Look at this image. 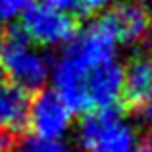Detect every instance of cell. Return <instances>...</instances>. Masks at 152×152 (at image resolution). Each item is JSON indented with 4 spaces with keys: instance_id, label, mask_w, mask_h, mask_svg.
Listing matches in <instances>:
<instances>
[{
    "instance_id": "6da1fadb",
    "label": "cell",
    "mask_w": 152,
    "mask_h": 152,
    "mask_svg": "<svg viewBox=\"0 0 152 152\" xmlns=\"http://www.w3.org/2000/svg\"><path fill=\"white\" fill-rule=\"evenodd\" d=\"M0 67L10 83L29 91L45 89L52 71L48 56L39 52L19 25H10L0 39Z\"/></svg>"
},
{
    "instance_id": "7a4b0ae2",
    "label": "cell",
    "mask_w": 152,
    "mask_h": 152,
    "mask_svg": "<svg viewBox=\"0 0 152 152\" xmlns=\"http://www.w3.org/2000/svg\"><path fill=\"white\" fill-rule=\"evenodd\" d=\"M137 142V129L123 108L93 110L77 125V146L83 152H135Z\"/></svg>"
},
{
    "instance_id": "3957f363",
    "label": "cell",
    "mask_w": 152,
    "mask_h": 152,
    "mask_svg": "<svg viewBox=\"0 0 152 152\" xmlns=\"http://www.w3.org/2000/svg\"><path fill=\"white\" fill-rule=\"evenodd\" d=\"M19 27L27 35V39L35 45L58 46L67 45L77 35L79 21L71 14L52 10L45 4L31 2L27 10L21 14Z\"/></svg>"
},
{
    "instance_id": "277c9868",
    "label": "cell",
    "mask_w": 152,
    "mask_h": 152,
    "mask_svg": "<svg viewBox=\"0 0 152 152\" xmlns=\"http://www.w3.org/2000/svg\"><path fill=\"white\" fill-rule=\"evenodd\" d=\"M115 52H118L115 39L100 19H94L85 29L77 31V35L60 52V58L75 64L85 71H91L102 64L114 62Z\"/></svg>"
},
{
    "instance_id": "5b68a950",
    "label": "cell",
    "mask_w": 152,
    "mask_h": 152,
    "mask_svg": "<svg viewBox=\"0 0 152 152\" xmlns=\"http://www.w3.org/2000/svg\"><path fill=\"white\" fill-rule=\"evenodd\" d=\"M112 33L118 45H139L148 42L152 37V14L146 4L139 0H123L104 12L98 18Z\"/></svg>"
},
{
    "instance_id": "8992f818",
    "label": "cell",
    "mask_w": 152,
    "mask_h": 152,
    "mask_svg": "<svg viewBox=\"0 0 152 152\" xmlns=\"http://www.w3.org/2000/svg\"><path fill=\"white\" fill-rule=\"evenodd\" d=\"M71 115L54 89H41L31 96L29 129L37 137L60 141L71 127Z\"/></svg>"
},
{
    "instance_id": "52a82bcc",
    "label": "cell",
    "mask_w": 152,
    "mask_h": 152,
    "mask_svg": "<svg viewBox=\"0 0 152 152\" xmlns=\"http://www.w3.org/2000/svg\"><path fill=\"white\" fill-rule=\"evenodd\" d=\"M87 75L89 71L81 69L64 58H58L52 64V81L56 87L54 91L71 114H89L93 110L87 93Z\"/></svg>"
},
{
    "instance_id": "ba28073f",
    "label": "cell",
    "mask_w": 152,
    "mask_h": 152,
    "mask_svg": "<svg viewBox=\"0 0 152 152\" xmlns=\"http://www.w3.org/2000/svg\"><path fill=\"white\" fill-rule=\"evenodd\" d=\"M123 83H125V69L115 60L91 69L87 75V93L93 110L123 108Z\"/></svg>"
},
{
    "instance_id": "9c48e42d",
    "label": "cell",
    "mask_w": 152,
    "mask_h": 152,
    "mask_svg": "<svg viewBox=\"0 0 152 152\" xmlns=\"http://www.w3.org/2000/svg\"><path fill=\"white\" fill-rule=\"evenodd\" d=\"M31 96L25 89L14 83H0V129L14 137L23 135L29 129Z\"/></svg>"
},
{
    "instance_id": "30bf717a",
    "label": "cell",
    "mask_w": 152,
    "mask_h": 152,
    "mask_svg": "<svg viewBox=\"0 0 152 152\" xmlns=\"http://www.w3.org/2000/svg\"><path fill=\"white\" fill-rule=\"evenodd\" d=\"M125 69L123 104L139 110L152 98V50L133 56Z\"/></svg>"
},
{
    "instance_id": "8fae6325",
    "label": "cell",
    "mask_w": 152,
    "mask_h": 152,
    "mask_svg": "<svg viewBox=\"0 0 152 152\" xmlns=\"http://www.w3.org/2000/svg\"><path fill=\"white\" fill-rule=\"evenodd\" d=\"M12 152H71V148L64 141H50L37 135H19L15 137Z\"/></svg>"
},
{
    "instance_id": "7c38bea8",
    "label": "cell",
    "mask_w": 152,
    "mask_h": 152,
    "mask_svg": "<svg viewBox=\"0 0 152 152\" xmlns=\"http://www.w3.org/2000/svg\"><path fill=\"white\" fill-rule=\"evenodd\" d=\"M31 0H0V19L10 21V19L21 15L27 10Z\"/></svg>"
},
{
    "instance_id": "4fadbf2b",
    "label": "cell",
    "mask_w": 152,
    "mask_h": 152,
    "mask_svg": "<svg viewBox=\"0 0 152 152\" xmlns=\"http://www.w3.org/2000/svg\"><path fill=\"white\" fill-rule=\"evenodd\" d=\"M114 0H79V14L81 15H91L100 10H106Z\"/></svg>"
},
{
    "instance_id": "5bb4252c",
    "label": "cell",
    "mask_w": 152,
    "mask_h": 152,
    "mask_svg": "<svg viewBox=\"0 0 152 152\" xmlns=\"http://www.w3.org/2000/svg\"><path fill=\"white\" fill-rule=\"evenodd\" d=\"M41 4L52 8V10H58V12H77L79 14V0H41Z\"/></svg>"
},
{
    "instance_id": "9a60e30c",
    "label": "cell",
    "mask_w": 152,
    "mask_h": 152,
    "mask_svg": "<svg viewBox=\"0 0 152 152\" xmlns=\"http://www.w3.org/2000/svg\"><path fill=\"white\" fill-rule=\"evenodd\" d=\"M137 114H139V118H141L142 123H146L148 127H152V98H150L148 102H145L141 108H139Z\"/></svg>"
},
{
    "instance_id": "2e32d148",
    "label": "cell",
    "mask_w": 152,
    "mask_h": 152,
    "mask_svg": "<svg viewBox=\"0 0 152 152\" xmlns=\"http://www.w3.org/2000/svg\"><path fill=\"white\" fill-rule=\"evenodd\" d=\"M15 137L8 131L0 129V152H12V146H14Z\"/></svg>"
},
{
    "instance_id": "e0dca14e",
    "label": "cell",
    "mask_w": 152,
    "mask_h": 152,
    "mask_svg": "<svg viewBox=\"0 0 152 152\" xmlns=\"http://www.w3.org/2000/svg\"><path fill=\"white\" fill-rule=\"evenodd\" d=\"M135 152H152V131L146 133L135 146Z\"/></svg>"
},
{
    "instance_id": "ac0fdd59",
    "label": "cell",
    "mask_w": 152,
    "mask_h": 152,
    "mask_svg": "<svg viewBox=\"0 0 152 152\" xmlns=\"http://www.w3.org/2000/svg\"><path fill=\"white\" fill-rule=\"evenodd\" d=\"M0 77H2V67H0Z\"/></svg>"
},
{
    "instance_id": "d6986e66",
    "label": "cell",
    "mask_w": 152,
    "mask_h": 152,
    "mask_svg": "<svg viewBox=\"0 0 152 152\" xmlns=\"http://www.w3.org/2000/svg\"><path fill=\"white\" fill-rule=\"evenodd\" d=\"M0 39H2V29H0Z\"/></svg>"
}]
</instances>
